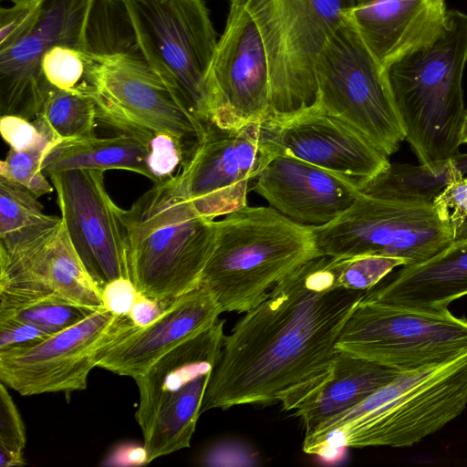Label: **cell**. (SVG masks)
I'll use <instances>...</instances> for the list:
<instances>
[{"instance_id":"obj_2","label":"cell","mask_w":467,"mask_h":467,"mask_svg":"<svg viewBox=\"0 0 467 467\" xmlns=\"http://www.w3.org/2000/svg\"><path fill=\"white\" fill-rule=\"evenodd\" d=\"M467 406V350L442 363L400 371L354 408L305 435L306 453L333 459L345 448L409 447Z\"/></svg>"},{"instance_id":"obj_40","label":"cell","mask_w":467,"mask_h":467,"mask_svg":"<svg viewBox=\"0 0 467 467\" xmlns=\"http://www.w3.org/2000/svg\"><path fill=\"white\" fill-rule=\"evenodd\" d=\"M140 294L130 278L114 279L102 287V306L117 315L128 316Z\"/></svg>"},{"instance_id":"obj_13","label":"cell","mask_w":467,"mask_h":467,"mask_svg":"<svg viewBox=\"0 0 467 467\" xmlns=\"http://www.w3.org/2000/svg\"><path fill=\"white\" fill-rule=\"evenodd\" d=\"M90 97L98 119L148 140L154 134L166 133L192 144L206 124L176 100L138 53L106 55Z\"/></svg>"},{"instance_id":"obj_12","label":"cell","mask_w":467,"mask_h":467,"mask_svg":"<svg viewBox=\"0 0 467 467\" xmlns=\"http://www.w3.org/2000/svg\"><path fill=\"white\" fill-rule=\"evenodd\" d=\"M134 327L129 316L101 306L39 342L1 350V382L22 396L86 389L101 350Z\"/></svg>"},{"instance_id":"obj_31","label":"cell","mask_w":467,"mask_h":467,"mask_svg":"<svg viewBox=\"0 0 467 467\" xmlns=\"http://www.w3.org/2000/svg\"><path fill=\"white\" fill-rule=\"evenodd\" d=\"M34 121L43 130L41 139L24 150L10 149L0 162V177L26 187L38 198L53 191L42 166L47 153L61 140L41 121Z\"/></svg>"},{"instance_id":"obj_20","label":"cell","mask_w":467,"mask_h":467,"mask_svg":"<svg viewBox=\"0 0 467 467\" xmlns=\"http://www.w3.org/2000/svg\"><path fill=\"white\" fill-rule=\"evenodd\" d=\"M254 190L270 207L307 226L334 221L359 192L348 178L282 153L274 155L261 170Z\"/></svg>"},{"instance_id":"obj_25","label":"cell","mask_w":467,"mask_h":467,"mask_svg":"<svg viewBox=\"0 0 467 467\" xmlns=\"http://www.w3.org/2000/svg\"><path fill=\"white\" fill-rule=\"evenodd\" d=\"M149 140L136 135L121 133L109 138L97 136L73 140H61L46 156L42 171L54 173L74 170H126L141 174L151 181L148 165Z\"/></svg>"},{"instance_id":"obj_34","label":"cell","mask_w":467,"mask_h":467,"mask_svg":"<svg viewBox=\"0 0 467 467\" xmlns=\"http://www.w3.org/2000/svg\"><path fill=\"white\" fill-rule=\"evenodd\" d=\"M433 205L439 217L451 227L453 241L467 236V177L460 174L451 180Z\"/></svg>"},{"instance_id":"obj_36","label":"cell","mask_w":467,"mask_h":467,"mask_svg":"<svg viewBox=\"0 0 467 467\" xmlns=\"http://www.w3.org/2000/svg\"><path fill=\"white\" fill-rule=\"evenodd\" d=\"M0 8V52L20 40L37 19L43 0H9Z\"/></svg>"},{"instance_id":"obj_4","label":"cell","mask_w":467,"mask_h":467,"mask_svg":"<svg viewBox=\"0 0 467 467\" xmlns=\"http://www.w3.org/2000/svg\"><path fill=\"white\" fill-rule=\"evenodd\" d=\"M122 218L130 277L140 294L169 304L200 285L214 246L215 220L196 210L179 172L122 209Z\"/></svg>"},{"instance_id":"obj_18","label":"cell","mask_w":467,"mask_h":467,"mask_svg":"<svg viewBox=\"0 0 467 467\" xmlns=\"http://www.w3.org/2000/svg\"><path fill=\"white\" fill-rule=\"evenodd\" d=\"M101 286L76 252L62 219L40 235L0 249V293L52 297L98 309Z\"/></svg>"},{"instance_id":"obj_39","label":"cell","mask_w":467,"mask_h":467,"mask_svg":"<svg viewBox=\"0 0 467 467\" xmlns=\"http://www.w3.org/2000/svg\"><path fill=\"white\" fill-rule=\"evenodd\" d=\"M51 334L25 321L0 318V351L39 342Z\"/></svg>"},{"instance_id":"obj_3","label":"cell","mask_w":467,"mask_h":467,"mask_svg":"<svg viewBox=\"0 0 467 467\" xmlns=\"http://www.w3.org/2000/svg\"><path fill=\"white\" fill-rule=\"evenodd\" d=\"M467 63V15L447 10L439 33L385 66L405 140L420 163L453 158L462 144L467 113L462 75Z\"/></svg>"},{"instance_id":"obj_15","label":"cell","mask_w":467,"mask_h":467,"mask_svg":"<svg viewBox=\"0 0 467 467\" xmlns=\"http://www.w3.org/2000/svg\"><path fill=\"white\" fill-rule=\"evenodd\" d=\"M49 178L68 237L95 281L102 288L114 279L130 278L122 209L106 190L104 171L74 169Z\"/></svg>"},{"instance_id":"obj_42","label":"cell","mask_w":467,"mask_h":467,"mask_svg":"<svg viewBox=\"0 0 467 467\" xmlns=\"http://www.w3.org/2000/svg\"><path fill=\"white\" fill-rule=\"evenodd\" d=\"M148 462V454L144 444H123L115 449L105 458L104 465L135 466Z\"/></svg>"},{"instance_id":"obj_16","label":"cell","mask_w":467,"mask_h":467,"mask_svg":"<svg viewBox=\"0 0 467 467\" xmlns=\"http://www.w3.org/2000/svg\"><path fill=\"white\" fill-rule=\"evenodd\" d=\"M261 133L273 155L287 154L342 175L359 191L390 164L389 157L360 132L315 105L266 118Z\"/></svg>"},{"instance_id":"obj_1","label":"cell","mask_w":467,"mask_h":467,"mask_svg":"<svg viewBox=\"0 0 467 467\" xmlns=\"http://www.w3.org/2000/svg\"><path fill=\"white\" fill-rule=\"evenodd\" d=\"M339 258L319 255L278 282L224 337L201 413L281 402L296 410L328 377L338 337L365 292L338 285Z\"/></svg>"},{"instance_id":"obj_5","label":"cell","mask_w":467,"mask_h":467,"mask_svg":"<svg viewBox=\"0 0 467 467\" xmlns=\"http://www.w3.org/2000/svg\"><path fill=\"white\" fill-rule=\"evenodd\" d=\"M214 224V246L200 285L222 313L247 312L296 268L322 255L310 226L272 207L245 206Z\"/></svg>"},{"instance_id":"obj_30","label":"cell","mask_w":467,"mask_h":467,"mask_svg":"<svg viewBox=\"0 0 467 467\" xmlns=\"http://www.w3.org/2000/svg\"><path fill=\"white\" fill-rule=\"evenodd\" d=\"M97 309L52 297L0 293V318H14L55 334L80 322Z\"/></svg>"},{"instance_id":"obj_35","label":"cell","mask_w":467,"mask_h":467,"mask_svg":"<svg viewBox=\"0 0 467 467\" xmlns=\"http://www.w3.org/2000/svg\"><path fill=\"white\" fill-rule=\"evenodd\" d=\"M186 146L192 144L166 133L154 134L149 140L148 165L154 183L173 176L175 169L184 161Z\"/></svg>"},{"instance_id":"obj_33","label":"cell","mask_w":467,"mask_h":467,"mask_svg":"<svg viewBox=\"0 0 467 467\" xmlns=\"http://www.w3.org/2000/svg\"><path fill=\"white\" fill-rule=\"evenodd\" d=\"M26 429L21 415L9 395L6 386L0 384V465L1 467L26 464L23 451L26 446Z\"/></svg>"},{"instance_id":"obj_29","label":"cell","mask_w":467,"mask_h":467,"mask_svg":"<svg viewBox=\"0 0 467 467\" xmlns=\"http://www.w3.org/2000/svg\"><path fill=\"white\" fill-rule=\"evenodd\" d=\"M36 119L60 140L96 136V105L91 97L84 94L50 89Z\"/></svg>"},{"instance_id":"obj_8","label":"cell","mask_w":467,"mask_h":467,"mask_svg":"<svg viewBox=\"0 0 467 467\" xmlns=\"http://www.w3.org/2000/svg\"><path fill=\"white\" fill-rule=\"evenodd\" d=\"M224 321L177 346L142 375L135 419L148 462L189 448L203 397L222 353Z\"/></svg>"},{"instance_id":"obj_6","label":"cell","mask_w":467,"mask_h":467,"mask_svg":"<svg viewBox=\"0 0 467 467\" xmlns=\"http://www.w3.org/2000/svg\"><path fill=\"white\" fill-rule=\"evenodd\" d=\"M283 47L274 0H230L208 74L212 122L225 129L262 123L280 92Z\"/></svg>"},{"instance_id":"obj_37","label":"cell","mask_w":467,"mask_h":467,"mask_svg":"<svg viewBox=\"0 0 467 467\" xmlns=\"http://www.w3.org/2000/svg\"><path fill=\"white\" fill-rule=\"evenodd\" d=\"M201 462L207 466L218 465H258V452L250 445L237 440L220 441L202 454Z\"/></svg>"},{"instance_id":"obj_41","label":"cell","mask_w":467,"mask_h":467,"mask_svg":"<svg viewBox=\"0 0 467 467\" xmlns=\"http://www.w3.org/2000/svg\"><path fill=\"white\" fill-rule=\"evenodd\" d=\"M169 304L140 294L128 316L136 327H146L159 318Z\"/></svg>"},{"instance_id":"obj_44","label":"cell","mask_w":467,"mask_h":467,"mask_svg":"<svg viewBox=\"0 0 467 467\" xmlns=\"http://www.w3.org/2000/svg\"><path fill=\"white\" fill-rule=\"evenodd\" d=\"M462 144L467 145V113H466L463 131H462Z\"/></svg>"},{"instance_id":"obj_10","label":"cell","mask_w":467,"mask_h":467,"mask_svg":"<svg viewBox=\"0 0 467 467\" xmlns=\"http://www.w3.org/2000/svg\"><path fill=\"white\" fill-rule=\"evenodd\" d=\"M345 351L405 371L467 350V318L449 309H418L361 297L336 343Z\"/></svg>"},{"instance_id":"obj_26","label":"cell","mask_w":467,"mask_h":467,"mask_svg":"<svg viewBox=\"0 0 467 467\" xmlns=\"http://www.w3.org/2000/svg\"><path fill=\"white\" fill-rule=\"evenodd\" d=\"M460 174L452 158L431 164L395 162L360 192L399 202L433 204L445 186Z\"/></svg>"},{"instance_id":"obj_21","label":"cell","mask_w":467,"mask_h":467,"mask_svg":"<svg viewBox=\"0 0 467 467\" xmlns=\"http://www.w3.org/2000/svg\"><path fill=\"white\" fill-rule=\"evenodd\" d=\"M222 311L202 285L171 301L151 324L134 327L104 348L97 367L133 379L163 355L211 327Z\"/></svg>"},{"instance_id":"obj_9","label":"cell","mask_w":467,"mask_h":467,"mask_svg":"<svg viewBox=\"0 0 467 467\" xmlns=\"http://www.w3.org/2000/svg\"><path fill=\"white\" fill-rule=\"evenodd\" d=\"M315 72V106L350 125L386 156L399 150L405 132L384 68L348 15L327 40Z\"/></svg>"},{"instance_id":"obj_38","label":"cell","mask_w":467,"mask_h":467,"mask_svg":"<svg viewBox=\"0 0 467 467\" xmlns=\"http://www.w3.org/2000/svg\"><path fill=\"white\" fill-rule=\"evenodd\" d=\"M0 132L11 150H24L42 137V129L34 121L17 115H2Z\"/></svg>"},{"instance_id":"obj_14","label":"cell","mask_w":467,"mask_h":467,"mask_svg":"<svg viewBox=\"0 0 467 467\" xmlns=\"http://www.w3.org/2000/svg\"><path fill=\"white\" fill-rule=\"evenodd\" d=\"M261 123L225 129L208 122L186 153L181 180L196 210L215 219L247 206L249 182L274 156Z\"/></svg>"},{"instance_id":"obj_17","label":"cell","mask_w":467,"mask_h":467,"mask_svg":"<svg viewBox=\"0 0 467 467\" xmlns=\"http://www.w3.org/2000/svg\"><path fill=\"white\" fill-rule=\"evenodd\" d=\"M97 0H43L31 29L0 52L2 115L34 120L47 97L40 78V60L57 45L90 49L88 27ZM92 51V50H91Z\"/></svg>"},{"instance_id":"obj_24","label":"cell","mask_w":467,"mask_h":467,"mask_svg":"<svg viewBox=\"0 0 467 467\" xmlns=\"http://www.w3.org/2000/svg\"><path fill=\"white\" fill-rule=\"evenodd\" d=\"M400 371L337 350L328 377L296 409L305 435L354 408L390 382Z\"/></svg>"},{"instance_id":"obj_32","label":"cell","mask_w":467,"mask_h":467,"mask_svg":"<svg viewBox=\"0 0 467 467\" xmlns=\"http://www.w3.org/2000/svg\"><path fill=\"white\" fill-rule=\"evenodd\" d=\"M339 258L338 285L341 287L367 292L385 279L406 261L392 256L364 254Z\"/></svg>"},{"instance_id":"obj_28","label":"cell","mask_w":467,"mask_h":467,"mask_svg":"<svg viewBox=\"0 0 467 467\" xmlns=\"http://www.w3.org/2000/svg\"><path fill=\"white\" fill-rule=\"evenodd\" d=\"M106 55L70 46L57 45L40 60V78L47 93L50 89L91 96Z\"/></svg>"},{"instance_id":"obj_43","label":"cell","mask_w":467,"mask_h":467,"mask_svg":"<svg viewBox=\"0 0 467 467\" xmlns=\"http://www.w3.org/2000/svg\"><path fill=\"white\" fill-rule=\"evenodd\" d=\"M452 160L462 175L467 174V152H459L452 158Z\"/></svg>"},{"instance_id":"obj_27","label":"cell","mask_w":467,"mask_h":467,"mask_svg":"<svg viewBox=\"0 0 467 467\" xmlns=\"http://www.w3.org/2000/svg\"><path fill=\"white\" fill-rule=\"evenodd\" d=\"M60 220L46 214L37 197L26 187L0 177V249L31 240Z\"/></svg>"},{"instance_id":"obj_7","label":"cell","mask_w":467,"mask_h":467,"mask_svg":"<svg viewBox=\"0 0 467 467\" xmlns=\"http://www.w3.org/2000/svg\"><path fill=\"white\" fill-rule=\"evenodd\" d=\"M140 54L176 100L212 122L207 79L217 46L205 0H121Z\"/></svg>"},{"instance_id":"obj_23","label":"cell","mask_w":467,"mask_h":467,"mask_svg":"<svg viewBox=\"0 0 467 467\" xmlns=\"http://www.w3.org/2000/svg\"><path fill=\"white\" fill-rule=\"evenodd\" d=\"M467 296V236L453 241L431 258L403 265L364 296L396 306L443 310Z\"/></svg>"},{"instance_id":"obj_22","label":"cell","mask_w":467,"mask_h":467,"mask_svg":"<svg viewBox=\"0 0 467 467\" xmlns=\"http://www.w3.org/2000/svg\"><path fill=\"white\" fill-rule=\"evenodd\" d=\"M446 14L445 0H369L351 9L348 17L384 67L434 38Z\"/></svg>"},{"instance_id":"obj_11","label":"cell","mask_w":467,"mask_h":467,"mask_svg":"<svg viewBox=\"0 0 467 467\" xmlns=\"http://www.w3.org/2000/svg\"><path fill=\"white\" fill-rule=\"evenodd\" d=\"M323 255L364 254L422 263L453 242L451 227L433 204L383 199L359 191L354 202L334 221L310 226Z\"/></svg>"},{"instance_id":"obj_19","label":"cell","mask_w":467,"mask_h":467,"mask_svg":"<svg viewBox=\"0 0 467 467\" xmlns=\"http://www.w3.org/2000/svg\"><path fill=\"white\" fill-rule=\"evenodd\" d=\"M367 1L274 0L284 78L280 95L268 117L293 114L316 103L317 57L349 11Z\"/></svg>"}]
</instances>
